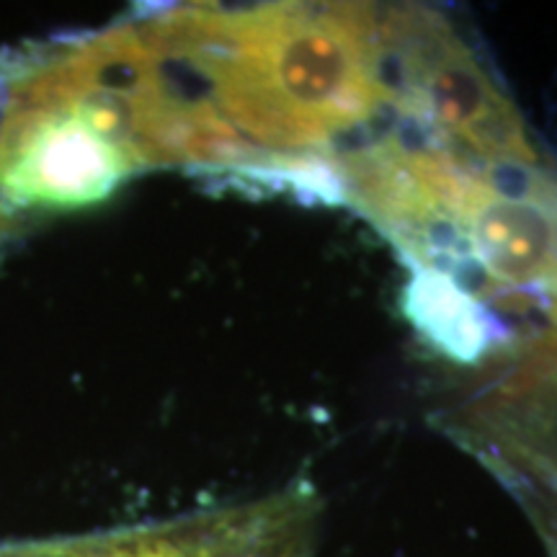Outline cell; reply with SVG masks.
I'll list each match as a JSON object with an SVG mask.
<instances>
[{
	"instance_id": "cell-1",
	"label": "cell",
	"mask_w": 557,
	"mask_h": 557,
	"mask_svg": "<svg viewBox=\"0 0 557 557\" xmlns=\"http://www.w3.org/2000/svg\"><path fill=\"white\" fill-rule=\"evenodd\" d=\"M145 18L246 152L248 181L338 201L336 158L393 124L382 5L191 3Z\"/></svg>"
},
{
	"instance_id": "cell-2",
	"label": "cell",
	"mask_w": 557,
	"mask_h": 557,
	"mask_svg": "<svg viewBox=\"0 0 557 557\" xmlns=\"http://www.w3.org/2000/svg\"><path fill=\"white\" fill-rule=\"evenodd\" d=\"M393 120L480 165L547 169L498 75L442 11L382 5Z\"/></svg>"
},
{
	"instance_id": "cell-3",
	"label": "cell",
	"mask_w": 557,
	"mask_h": 557,
	"mask_svg": "<svg viewBox=\"0 0 557 557\" xmlns=\"http://www.w3.org/2000/svg\"><path fill=\"white\" fill-rule=\"evenodd\" d=\"M315 517V491L289 485L248 506L101 537L9 547L0 557H308Z\"/></svg>"
}]
</instances>
